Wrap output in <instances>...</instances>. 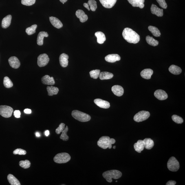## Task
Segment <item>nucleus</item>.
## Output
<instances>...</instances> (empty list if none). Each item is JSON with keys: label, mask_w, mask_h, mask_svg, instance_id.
<instances>
[{"label": "nucleus", "mask_w": 185, "mask_h": 185, "mask_svg": "<svg viewBox=\"0 0 185 185\" xmlns=\"http://www.w3.org/2000/svg\"><path fill=\"white\" fill-rule=\"evenodd\" d=\"M122 36L124 40L130 43L137 44L140 41V36L132 29L126 28L122 32Z\"/></svg>", "instance_id": "obj_1"}, {"label": "nucleus", "mask_w": 185, "mask_h": 185, "mask_svg": "<svg viewBox=\"0 0 185 185\" xmlns=\"http://www.w3.org/2000/svg\"><path fill=\"white\" fill-rule=\"evenodd\" d=\"M116 141L113 139H110L107 136H103L101 137L98 142V145L100 148L104 149H107L109 148L111 149L112 145L114 144Z\"/></svg>", "instance_id": "obj_2"}, {"label": "nucleus", "mask_w": 185, "mask_h": 185, "mask_svg": "<svg viewBox=\"0 0 185 185\" xmlns=\"http://www.w3.org/2000/svg\"><path fill=\"white\" fill-rule=\"evenodd\" d=\"M122 175L121 172L116 170H109L104 172L102 174V176L109 183L112 182V179H118L121 177Z\"/></svg>", "instance_id": "obj_3"}, {"label": "nucleus", "mask_w": 185, "mask_h": 185, "mask_svg": "<svg viewBox=\"0 0 185 185\" xmlns=\"http://www.w3.org/2000/svg\"><path fill=\"white\" fill-rule=\"evenodd\" d=\"M71 115L74 118L81 122H87L91 119L89 115L78 110L73 111Z\"/></svg>", "instance_id": "obj_4"}, {"label": "nucleus", "mask_w": 185, "mask_h": 185, "mask_svg": "<svg viewBox=\"0 0 185 185\" xmlns=\"http://www.w3.org/2000/svg\"><path fill=\"white\" fill-rule=\"evenodd\" d=\"M71 158L69 154L66 153L58 154L54 158L55 162L58 164L66 163L70 160Z\"/></svg>", "instance_id": "obj_5"}, {"label": "nucleus", "mask_w": 185, "mask_h": 185, "mask_svg": "<svg viewBox=\"0 0 185 185\" xmlns=\"http://www.w3.org/2000/svg\"><path fill=\"white\" fill-rule=\"evenodd\" d=\"M167 165L168 169L173 172L177 171L180 168L178 161L174 157H172L169 159Z\"/></svg>", "instance_id": "obj_6"}, {"label": "nucleus", "mask_w": 185, "mask_h": 185, "mask_svg": "<svg viewBox=\"0 0 185 185\" xmlns=\"http://www.w3.org/2000/svg\"><path fill=\"white\" fill-rule=\"evenodd\" d=\"M150 116L149 112L141 111L137 113L134 117V120L135 122H139L147 120Z\"/></svg>", "instance_id": "obj_7"}, {"label": "nucleus", "mask_w": 185, "mask_h": 185, "mask_svg": "<svg viewBox=\"0 0 185 185\" xmlns=\"http://www.w3.org/2000/svg\"><path fill=\"white\" fill-rule=\"evenodd\" d=\"M13 109L8 106H0V115L4 118H8L12 116Z\"/></svg>", "instance_id": "obj_8"}, {"label": "nucleus", "mask_w": 185, "mask_h": 185, "mask_svg": "<svg viewBox=\"0 0 185 185\" xmlns=\"http://www.w3.org/2000/svg\"><path fill=\"white\" fill-rule=\"evenodd\" d=\"M49 58L46 54H42L38 56V66L42 67L45 66L48 63Z\"/></svg>", "instance_id": "obj_9"}, {"label": "nucleus", "mask_w": 185, "mask_h": 185, "mask_svg": "<svg viewBox=\"0 0 185 185\" xmlns=\"http://www.w3.org/2000/svg\"><path fill=\"white\" fill-rule=\"evenodd\" d=\"M155 96L159 100H162L167 99L168 95L165 91L162 89H158L155 91L154 93Z\"/></svg>", "instance_id": "obj_10"}, {"label": "nucleus", "mask_w": 185, "mask_h": 185, "mask_svg": "<svg viewBox=\"0 0 185 185\" xmlns=\"http://www.w3.org/2000/svg\"><path fill=\"white\" fill-rule=\"evenodd\" d=\"M94 103L100 108L104 109H108L110 107V104L109 102L107 101L100 99H96L94 100Z\"/></svg>", "instance_id": "obj_11"}, {"label": "nucleus", "mask_w": 185, "mask_h": 185, "mask_svg": "<svg viewBox=\"0 0 185 185\" xmlns=\"http://www.w3.org/2000/svg\"><path fill=\"white\" fill-rule=\"evenodd\" d=\"M8 62L10 66L14 69H18L20 66L19 60L15 56H12L9 58Z\"/></svg>", "instance_id": "obj_12"}, {"label": "nucleus", "mask_w": 185, "mask_h": 185, "mask_svg": "<svg viewBox=\"0 0 185 185\" xmlns=\"http://www.w3.org/2000/svg\"><path fill=\"white\" fill-rule=\"evenodd\" d=\"M69 56L68 55L63 53L59 57V62L60 65L63 68L66 67L68 64Z\"/></svg>", "instance_id": "obj_13"}, {"label": "nucleus", "mask_w": 185, "mask_h": 185, "mask_svg": "<svg viewBox=\"0 0 185 185\" xmlns=\"http://www.w3.org/2000/svg\"><path fill=\"white\" fill-rule=\"evenodd\" d=\"M41 81L44 85H53L55 83L54 78L51 77L48 75H45L42 78Z\"/></svg>", "instance_id": "obj_14"}, {"label": "nucleus", "mask_w": 185, "mask_h": 185, "mask_svg": "<svg viewBox=\"0 0 185 185\" xmlns=\"http://www.w3.org/2000/svg\"><path fill=\"white\" fill-rule=\"evenodd\" d=\"M113 94L118 96H121L124 94V89L122 86L119 85H115L111 88Z\"/></svg>", "instance_id": "obj_15"}, {"label": "nucleus", "mask_w": 185, "mask_h": 185, "mask_svg": "<svg viewBox=\"0 0 185 185\" xmlns=\"http://www.w3.org/2000/svg\"><path fill=\"white\" fill-rule=\"evenodd\" d=\"M120 59V56L117 54H110L108 55L105 57L106 61L109 63H115L117 61H119Z\"/></svg>", "instance_id": "obj_16"}, {"label": "nucleus", "mask_w": 185, "mask_h": 185, "mask_svg": "<svg viewBox=\"0 0 185 185\" xmlns=\"http://www.w3.org/2000/svg\"><path fill=\"white\" fill-rule=\"evenodd\" d=\"M152 13L155 14L159 17H161L163 15V10L158 8L156 5L153 4L151 7Z\"/></svg>", "instance_id": "obj_17"}, {"label": "nucleus", "mask_w": 185, "mask_h": 185, "mask_svg": "<svg viewBox=\"0 0 185 185\" xmlns=\"http://www.w3.org/2000/svg\"><path fill=\"white\" fill-rule=\"evenodd\" d=\"M102 6L106 8H111L114 6L117 0H99Z\"/></svg>", "instance_id": "obj_18"}, {"label": "nucleus", "mask_w": 185, "mask_h": 185, "mask_svg": "<svg viewBox=\"0 0 185 185\" xmlns=\"http://www.w3.org/2000/svg\"><path fill=\"white\" fill-rule=\"evenodd\" d=\"M76 14L77 17L79 19L80 22L82 23H85L87 21L88 19L87 16L85 14V12L82 10H77Z\"/></svg>", "instance_id": "obj_19"}, {"label": "nucleus", "mask_w": 185, "mask_h": 185, "mask_svg": "<svg viewBox=\"0 0 185 185\" xmlns=\"http://www.w3.org/2000/svg\"><path fill=\"white\" fill-rule=\"evenodd\" d=\"M49 20L53 26L57 29H60L63 27V23L58 18L53 16L49 17Z\"/></svg>", "instance_id": "obj_20"}, {"label": "nucleus", "mask_w": 185, "mask_h": 185, "mask_svg": "<svg viewBox=\"0 0 185 185\" xmlns=\"http://www.w3.org/2000/svg\"><path fill=\"white\" fill-rule=\"evenodd\" d=\"M153 71L151 69H146L143 70L141 72V76L143 78L150 79L153 74Z\"/></svg>", "instance_id": "obj_21"}, {"label": "nucleus", "mask_w": 185, "mask_h": 185, "mask_svg": "<svg viewBox=\"0 0 185 185\" xmlns=\"http://www.w3.org/2000/svg\"><path fill=\"white\" fill-rule=\"evenodd\" d=\"M128 1L133 7H139L142 9L144 7L145 0H128Z\"/></svg>", "instance_id": "obj_22"}, {"label": "nucleus", "mask_w": 185, "mask_h": 185, "mask_svg": "<svg viewBox=\"0 0 185 185\" xmlns=\"http://www.w3.org/2000/svg\"><path fill=\"white\" fill-rule=\"evenodd\" d=\"M134 147L135 151L139 153L141 152L145 148V144L143 140H138L134 144Z\"/></svg>", "instance_id": "obj_23"}, {"label": "nucleus", "mask_w": 185, "mask_h": 185, "mask_svg": "<svg viewBox=\"0 0 185 185\" xmlns=\"http://www.w3.org/2000/svg\"><path fill=\"white\" fill-rule=\"evenodd\" d=\"M12 19V16L11 15H7L3 18L2 21V27L3 29L8 28L11 24Z\"/></svg>", "instance_id": "obj_24"}, {"label": "nucleus", "mask_w": 185, "mask_h": 185, "mask_svg": "<svg viewBox=\"0 0 185 185\" xmlns=\"http://www.w3.org/2000/svg\"><path fill=\"white\" fill-rule=\"evenodd\" d=\"M48 33L45 31L40 32L38 34L37 39V43L38 45L42 46L43 44V40L44 37H48Z\"/></svg>", "instance_id": "obj_25"}, {"label": "nucleus", "mask_w": 185, "mask_h": 185, "mask_svg": "<svg viewBox=\"0 0 185 185\" xmlns=\"http://www.w3.org/2000/svg\"><path fill=\"white\" fill-rule=\"evenodd\" d=\"M95 36L97 38V42L99 44H102L106 41L105 35L101 32H97L95 33Z\"/></svg>", "instance_id": "obj_26"}, {"label": "nucleus", "mask_w": 185, "mask_h": 185, "mask_svg": "<svg viewBox=\"0 0 185 185\" xmlns=\"http://www.w3.org/2000/svg\"><path fill=\"white\" fill-rule=\"evenodd\" d=\"M169 70L171 74L175 75H179L182 72V69L180 67L175 65H172L169 67Z\"/></svg>", "instance_id": "obj_27"}, {"label": "nucleus", "mask_w": 185, "mask_h": 185, "mask_svg": "<svg viewBox=\"0 0 185 185\" xmlns=\"http://www.w3.org/2000/svg\"><path fill=\"white\" fill-rule=\"evenodd\" d=\"M7 179L11 185H20L19 181L14 175L9 174L7 176Z\"/></svg>", "instance_id": "obj_28"}, {"label": "nucleus", "mask_w": 185, "mask_h": 185, "mask_svg": "<svg viewBox=\"0 0 185 185\" xmlns=\"http://www.w3.org/2000/svg\"><path fill=\"white\" fill-rule=\"evenodd\" d=\"M113 75L112 73L107 72H102L99 75L100 79L101 80L110 79L113 78Z\"/></svg>", "instance_id": "obj_29"}, {"label": "nucleus", "mask_w": 185, "mask_h": 185, "mask_svg": "<svg viewBox=\"0 0 185 185\" xmlns=\"http://www.w3.org/2000/svg\"><path fill=\"white\" fill-rule=\"evenodd\" d=\"M145 148L147 150H151L154 146V142L150 138H146L143 140Z\"/></svg>", "instance_id": "obj_30"}, {"label": "nucleus", "mask_w": 185, "mask_h": 185, "mask_svg": "<svg viewBox=\"0 0 185 185\" xmlns=\"http://www.w3.org/2000/svg\"><path fill=\"white\" fill-rule=\"evenodd\" d=\"M47 90L49 96H52L53 95H57L58 93L59 89L58 88L52 87V86H48L47 87Z\"/></svg>", "instance_id": "obj_31"}, {"label": "nucleus", "mask_w": 185, "mask_h": 185, "mask_svg": "<svg viewBox=\"0 0 185 185\" xmlns=\"http://www.w3.org/2000/svg\"><path fill=\"white\" fill-rule=\"evenodd\" d=\"M146 40L147 43L150 45L156 46L158 45L159 42L157 40H155L152 37L150 36H147L146 38Z\"/></svg>", "instance_id": "obj_32"}, {"label": "nucleus", "mask_w": 185, "mask_h": 185, "mask_svg": "<svg viewBox=\"0 0 185 185\" xmlns=\"http://www.w3.org/2000/svg\"><path fill=\"white\" fill-rule=\"evenodd\" d=\"M148 29L154 36L155 37H159L161 35L160 31L157 27L152 26H150L148 27Z\"/></svg>", "instance_id": "obj_33"}, {"label": "nucleus", "mask_w": 185, "mask_h": 185, "mask_svg": "<svg viewBox=\"0 0 185 185\" xmlns=\"http://www.w3.org/2000/svg\"><path fill=\"white\" fill-rule=\"evenodd\" d=\"M3 83L5 87L7 88H10L13 86L12 81L7 76L5 77L3 79Z\"/></svg>", "instance_id": "obj_34"}, {"label": "nucleus", "mask_w": 185, "mask_h": 185, "mask_svg": "<svg viewBox=\"0 0 185 185\" xmlns=\"http://www.w3.org/2000/svg\"><path fill=\"white\" fill-rule=\"evenodd\" d=\"M37 27V25H32L31 26L27 28L25 31L28 35H31L36 32V30Z\"/></svg>", "instance_id": "obj_35"}, {"label": "nucleus", "mask_w": 185, "mask_h": 185, "mask_svg": "<svg viewBox=\"0 0 185 185\" xmlns=\"http://www.w3.org/2000/svg\"><path fill=\"white\" fill-rule=\"evenodd\" d=\"M68 131V128L67 126H66L65 129L62 132V134L60 138L64 141H67L69 140V137L67 135V133Z\"/></svg>", "instance_id": "obj_36"}, {"label": "nucleus", "mask_w": 185, "mask_h": 185, "mask_svg": "<svg viewBox=\"0 0 185 185\" xmlns=\"http://www.w3.org/2000/svg\"><path fill=\"white\" fill-rule=\"evenodd\" d=\"M19 165L24 169H27L31 166V162L29 160L21 161L19 162Z\"/></svg>", "instance_id": "obj_37"}, {"label": "nucleus", "mask_w": 185, "mask_h": 185, "mask_svg": "<svg viewBox=\"0 0 185 185\" xmlns=\"http://www.w3.org/2000/svg\"><path fill=\"white\" fill-rule=\"evenodd\" d=\"M88 4L90 7V9L93 12L96 11L97 8L96 1L95 0H89L88 2Z\"/></svg>", "instance_id": "obj_38"}, {"label": "nucleus", "mask_w": 185, "mask_h": 185, "mask_svg": "<svg viewBox=\"0 0 185 185\" xmlns=\"http://www.w3.org/2000/svg\"><path fill=\"white\" fill-rule=\"evenodd\" d=\"M100 73V70L96 69L91 71L89 72V74H90L91 78L96 79H97L99 76Z\"/></svg>", "instance_id": "obj_39"}, {"label": "nucleus", "mask_w": 185, "mask_h": 185, "mask_svg": "<svg viewBox=\"0 0 185 185\" xmlns=\"http://www.w3.org/2000/svg\"><path fill=\"white\" fill-rule=\"evenodd\" d=\"M172 120L173 122L178 124H181L184 122V120L180 116L177 115H173L172 116Z\"/></svg>", "instance_id": "obj_40"}, {"label": "nucleus", "mask_w": 185, "mask_h": 185, "mask_svg": "<svg viewBox=\"0 0 185 185\" xmlns=\"http://www.w3.org/2000/svg\"><path fill=\"white\" fill-rule=\"evenodd\" d=\"M36 0H21L22 4L23 5L30 6L35 3Z\"/></svg>", "instance_id": "obj_41"}, {"label": "nucleus", "mask_w": 185, "mask_h": 185, "mask_svg": "<svg viewBox=\"0 0 185 185\" xmlns=\"http://www.w3.org/2000/svg\"><path fill=\"white\" fill-rule=\"evenodd\" d=\"M13 154L14 155H25L27 154V152L25 150L18 148L14 150L13 152Z\"/></svg>", "instance_id": "obj_42"}, {"label": "nucleus", "mask_w": 185, "mask_h": 185, "mask_svg": "<svg viewBox=\"0 0 185 185\" xmlns=\"http://www.w3.org/2000/svg\"><path fill=\"white\" fill-rule=\"evenodd\" d=\"M65 124L63 123H61L60 124L59 127L56 130V132L57 134H60L63 131L65 128Z\"/></svg>", "instance_id": "obj_43"}, {"label": "nucleus", "mask_w": 185, "mask_h": 185, "mask_svg": "<svg viewBox=\"0 0 185 185\" xmlns=\"http://www.w3.org/2000/svg\"><path fill=\"white\" fill-rule=\"evenodd\" d=\"M156 1L162 8L165 9L167 8V5L165 0H156Z\"/></svg>", "instance_id": "obj_44"}, {"label": "nucleus", "mask_w": 185, "mask_h": 185, "mask_svg": "<svg viewBox=\"0 0 185 185\" xmlns=\"http://www.w3.org/2000/svg\"><path fill=\"white\" fill-rule=\"evenodd\" d=\"M14 115L16 118H19L20 117L21 113L19 110H16L14 111Z\"/></svg>", "instance_id": "obj_45"}, {"label": "nucleus", "mask_w": 185, "mask_h": 185, "mask_svg": "<svg viewBox=\"0 0 185 185\" xmlns=\"http://www.w3.org/2000/svg\"><path fill=\"white\" fill-rule=\"evenodd\" d=\"M176 184V182L175 181L170 180L168 181V182L167 183L166 185H175Z\"/></svg>", "instance_id": "obj_46"}, {"label": "nucleus", "mask_w": 185, "mask_h": 185, "mask_svg": "<svg viewBox=\"0 0 185 185\" xmlns=\"http://www.w3.org/2000/svg\"><path fill=\"white\" fill-rule=\"evenodd\" d=\"M24 111L25 113H27V114H30L32 113L31 110L29 109H25L24 110Z\"/></svg>", "instance_id": "obj_47"}, {"label": "nucleus", "mask_w": 185, "mask_h": 185, "mask_svg": "<svg viewBox=\"0 0 185 185\" xmlns=\"http://www.w3.org/2000/svg\"><path fill=\"white\" fill-rule=\"evenodd\" d=\"M84 6L85 7V8H87L88 10L89 11H90V9L89 8V5L88 3H85L83 4Z\"/></svg>", "instance_id": "obj_48"}, {"label": "nucleus", "mask_w": 185, "mask_h": 185, "mask_svg": "<svg viewBox=\"0 0 185 185\" xmlns=\"http://www.w3.org/2000/svg\"><path fill=\"white\" fill-rule=\"evenodd\" d=\"M45 134L46 136L48 137L49 134V132L48 130L46 131L45 133Z\"/></svg>", "instance_id": "obj_49"}, {"label": "nucleus", "mask_w": 185, "mask_h": 185, "mask_svg": "<svg viewBox=\"0 0 185 185\" xmlns=\"http://www.w3.org/2000/svg\"><path fill=\"white\" fill-rule=\"evenodd\" d=\"M35 135H36V136L38 137H40V136H41V135H40V134L38 132H36L35 133Z\"/></svg>", "instance_id": "obj_50"}, {"label": "nucleus", "mask_w": 185, "mask_h": 185, "mask_svg": "<svg viewBox=\"0 0 185 185\" xmlns=\"http://www.w3.org/2000/svg\"><path fill=\"white\" fill-rule=\"evenodd\" d=\"M62 3H65L68 0H59Z\"/></svg>", "instance_id": "obj_51"}, {"label": "nucleus", "mask_w": 185, "mask_h": 185, "mask_svg": "<svg viewBox=\"0 0 185 185\" xmlns=\"http://www.w3.org/2000/svg\"><path fill=\"white\" fill-rule=\"evenodd\" d=\"M116 146H113V149H115V148H116Z\"/></svg>", "instance_id": "obj_52"}, {"label": "nucleus", "mask_w": 185, "mask_h": 185, "mask_svg": "<svg viewBox=\"0 0 185 185\" xmlns=\"http://www.w3.org/2000/svg\"><path fill=\"white\" fill-rule=\"evenodd\" d=\"M116 182H117V181H116Z\"/></svg>", "instance_id": "obj_53"}]
</instances>
